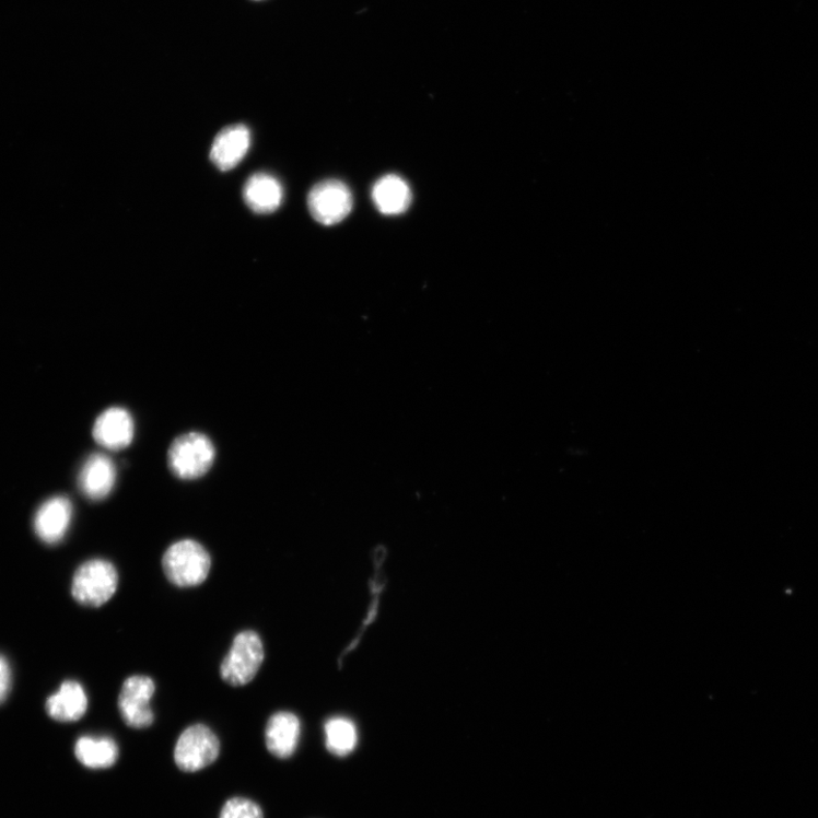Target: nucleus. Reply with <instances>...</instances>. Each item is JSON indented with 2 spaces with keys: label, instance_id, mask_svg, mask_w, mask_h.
Returning a JSON list of instances; mask_svg holds the SVG:
<instances>
[{
  "label": "nucleus",
  "instance_id": "9b49d317",
  "mask_svg": "<svg viewBox=\"0 0 818 818\" xmlns=\"http://www.w3.org/2000/svg\"><path fill=\"white\" fill-rule=\"evenodd\" d=\"M250 148V131L238 125L223 129L215 138L211 160L221 171L236 167L246 156Z\"/></svg>",
  "mask_w": 818,
  "mask_h": 818
},
{
  "label": "nucleus",
  "instance_id": "f257e3e1",
  "mask_svg": "<svg viewBox=\"0 0 818 818\" xmlns=\"http://www.w3.org/2000/svg\"><path fill=\"white\" fill-rule=\"evenodd\" d=\"M211 566L209 551L190 539L173 544L163 557V570L167 580L180 588L199 586L208 579Z\"/></svg>",
  "mask_w": 818,
  "mask_h": 818
},
{
  "label": "nucleus",
  "instance_id": "423d86ee",
  "mask_svg": "<svg viewBox=\"0 0 818 818\" xmlns=\"http://www.w3.org/2000/svg\"><path fill=\"white\" fill-rule=\"evenodd\" d=\"M353 204L352 191L338 180L317 184L308 196L312 217L324 225H335L343 221L352 212Z\"/></svg>",
  "mask_w": 818,
  "mask_h": 818
},
{
  "label": "nucleus",
  "instance_id": "6e6552de",
  "mask_svg": "<svg viewBox=\"0 0 818 818\" xmlns=\"http://www.w3.org/2000/svg\"><path fill=\"white\" fill-rule=\"evenodd\" d=\"M73 506L65 495H56L46 501L35 516V531L48 545L60 542L70 529Z\"/></svg>",
  "mask_w": 818,
  "mask_h": 818
},
{
  "label": "nucleus",
  "instance_id": "a211bd4d",
  "mask_svg": "<svg viewBox=\"0 0 818 818\" xmlns=\"http://www.w3.org/2000/svg\"><path fill=\"white\" fill-rule=\"evenodd\" d=\"M220 818H265V814L253 801L237 797L224 804Z\"/></svg>",
  "mask_w": 818,
  "mask_h": 818
},
{
  "label": "nucleus",
  "instance_id": "9d476101",
  "mask_svg": "<svg viewBox=\"0 0 818 818\" xmlns=\"http://www.w3.org/2000/svg\"><path fill=\"white\" fill-rule=\"evenodd\" d=\"M116 466L107 455L93 454L81 467L78 478L80 491L90 501H103L116 483Z\"/></svg>",
  "mask_w": 818,
  "mask_h": 818
},
{
  "label": "nucleus",
  "instance_id": "0eeeda50",
  "mask_svg": "<svg viewBox=\"0 0 818 818\" xmlns=\"http://www.w3.org/2000/svg\"><path fill=\"white\" fill-rule=\"evenodd\" d=\"M155 690V682L149 677L133 676L126 680L119 696V710L127 725L145 728L154 723L151 700Z\"/></svg>",
  "mask_w": 818,
  "mask_h": 818
},
{
  "label": "nucleus",
  "instance_id": "6ab92c4d",
  "mask_svg": "<svg viewBox=\"0 0 818 818\" xmlns=\"http://www.w3.org/2000/svg\"><path fill=\"white\" fill-rule=\"evenodd\" d=\"M12 685V671L9 662L0 655V704L8 699Z\"/></svg>",
  "mask_w": 818,
  "mask_h": 818
},
{
  "label": "nucleus",
  "instance_id": "f03ea898",
  "mask_svg": "<svg viewBox=\"0 0 818 818\" xmlns=\"http://www.w3.org/2000/svg\"><path fill=\"white\" fill-rule=\"evenodd\" d=\"M214 458L212 442L207 435L197 432L180 435L168 451L171 471L183 480H195L207 475Z\"/></svg>",
  "mask_w": 818,
  "mask_h": 818
},
{
  "label": "nucleus",
  "instance_id": "1a4fd4ad",
  "mask_svg": "<svg viewBox=\"0 0 818 818\" xmlns=\"http://www.w3.org/2000/svg\"><path fill=\"white\" fill-rule=\"evenodd\" d=\"M94 440L109 451L127 448L133 441L135 422L126 409L112 407L96 420L93 429Z\"/></svg>",
  "mask_w": 818,
  "mask_h": 818
},
{
  "label": "nucleus",
  "instance_id": "f8f14e48",
  "mask_svg": "<svg viewBox=\"0 0 818 818\" xmlns=\"http://www.w3.org/2000/svg\"><path fill=\"white\" fill-rule=\"evenodd\" d=\"M301 721L289 712L274 714L268 722L266 741L269 751L278 758H289L295 753L301 738Z\"/></svg>",
  "mask_w": 818,
  "mask_h": 818
},
{
  "label": "nucleus",
  "instance_id": "20e7f679",
  "mask_svg": "<svg viewBox=\"0 0 818 818\" xmlns=\"http://www.w3.org/2000/svg\"><path fill=\"white\" fill-rule=\"evenodd\" d=\"M265 661V646L254 631L239 633L221 665V677L232 687H243L254 680Z\"/></svg>",
  "mask_w": 818,
  "mask_h": 818
},
{
  "label": "nucleus",
  "instance_id": "2eb2a0df",
  "mask_svg": "<svg viewBox=\"0 0 818 818\" xmlns=\"http://www.w3.org/2000/svg\"><path fill=\"white\" fill-rule=\"evenodd\" d=\"M48 715L58 722H75L87 710V698L82 686L75 681H66L60 690L48 698Z\"/></svg>",
  "mask_w": 818,
  "mask_h": 818
},
{
  "label": "nucleus",
  "instance_id": "dca6fc26",
  "mask_svg": "<svg viewBox=\"0 0 818 818\" xmlns=\"http://www.w3.org/2000/svg\"><path fill=\"white\" fill-rule=\"evenodd\" d=\"M75 756L85 768L108 769L119 758V748L110 738L82 737L75 744Z\"/></svg>",
  "mask_w": 818,
  "mask_h": 818
},
{
  "label": "nucleus",
  "instance_id": "39448f33",
  "mask_svg": "<svg viewBox=\"0 0 818 818\" xmlns=\"http://www.w3.org/2000/svg\"><path fill=\"white\" fill-rule=\"evenodd\" d=\"M220 755V741L212 729L196 724L185 729L174 750L175 764L194 773L213 764Z\"/></svg>",
  "mask_w": 818,
  "mask_h": 818
},
{
  "label": "nucleus",
  "instance_id": "7ed1b4c3",
  "mask_svg": "<svg viewBox=\"0 0 818 818\" xmlns=\"http://www.w3.org/2000/svg\"><path fill=\"white\" fill-rule=\"evenodd\" d=\"M119 573L104 560H93L82 564L75 572L72 596L85 607H101L118 591Z\"/></svg>",
  "mask_w": 818,
  "mask_h": 818
},
{
  "label": "nucleus",
  "instance_id": "4468645a",
  "mask_svg": "<svg viewBox=\"0 0 818 818\" xmlns=\"http://www.w3.org/2000/svg\"><path fill=\"white\" fill-rule=\"evenodd\" d=\"M372 198L376 209L385 215H399L412 202V191L398 175L389 174L373 187Z\"/></svg>",
  "mask_w": 818,
  "mask_h": 818
},
{
  "label": "nucleus",
  "instance_id": "f3484780",
  "mask_svg": "<svg viewBox=\"0 0 818 818\" xmlns=\"http://www.w3.org/2000/svg\"><path fill=\"white\" fill-rule=\"evenodd\" d=\"M325 729L327 748L331 753L342 757L353 752L358 745V729L352 721L335 717L327 722Z\"/></svg>",
  "mask_w": 818,
  "mask_h": 818
},
{
  "label": "nucleus",
  "instance_id": "ddd939ff",
  "mask_svg": "<svg viewBox=\"0 0 818 818\" xmlns=\"http://www.w3.org/2000/svg\"><path fill=\"white\" fill-rule=\"evenodd\" d=\"M244 197L252 211L268 214L281 207L283 189L273 175L257 173L246 183Z\"/></svg>",
  "mask_w": 818,
  "mask_h": 818
}]
</instances>
